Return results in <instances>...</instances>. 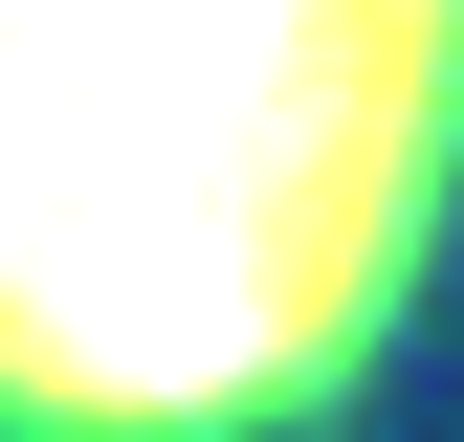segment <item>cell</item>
Returning a JSON list of instances; mask_svg holds the SVG:
<instances>
[{
  "label": "cell",
  "instance_id": "1",
  "mask_svg": "<svg viewBox=\"0 0 464 442\" xmlns=\"http://www.w3.org/2000/svg\"><path fill=\"white\" fill-rule=\"evenodd\" d=\"M442 199L464 0H0V442L310 420Z\"/></svg>",
  "mask_w": 464,
  "mask_h": 442
}]
</instances>
